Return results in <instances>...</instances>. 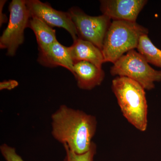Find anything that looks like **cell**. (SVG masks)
<instances>
[{
	"label": "cell",
	"mask_w": 161,
	"mask_h": 161,
	"mask_svg": "<svg viewBox=\"0 0 161 161\" xmlns=\"http://www.w3.org/2000/svg\"><path fill=\"white\" fill-rule=\"evenodd\" d=\"M0 150L6 161H24L21 157L17 153L14 147L6 144H3L0 147Z\"/></svg>",
	"instance_id": "9a60e30c"
},
{
	"label": "cell",
	"mask_w": 161,
	"mask_h": 161,
	"mask_svg": "<svg viewBox=\"0 0 161 161\" xmlns=\"http://www.w3.org/2000/svg\"><path fill=\"white\" fill-rule=\"evenodd\" d=\"M51 119L52 135L56 140L78 154L90 150L97 129L95 116L62 105Z\"/></svg>",
	"instance_id": "6da1fadb"
},
{
	"label": "cell",
	"mask_w": 161,
	"mask_h": 161,
	"mask_svg": "<svg viewBox=\"0 0 161 161\" xmlns=\"http://www.w3.org/2000/svg\"><path fill=\"white\" fill-rule=\"evenodd\" d=\"M112 88L124 117L137 130H147L148 105L145 89L136 81L117 76Z\"/></svg>",
	"instance_id": "7a4b0ae2"
},
{
	"label": "cell",
	"mask_w": 161,
	"mask_h": 161,
	"mask_svg": "<svg viewBox=\"0 0 161 161\" xmlns=\"http://www.w3.org/2000/svg\"><path fill=\"white\" fill-rule=\"evenodd\" d=\"M137 49L148 63L161 68V50L153 44L148 35L141 37Z\"/></svg>",
	"instance_id": "4fadbf2b"
},
{
	"label": "cell",
	"mask_w": 161,
	"mask_h": 161,
	"mask_svg": "<svg viewBox=\"0 0 161 161\" xmlns=\"http://www.w3.org/2000/svg\"><path fill=\"white\" fill-rule=\"evenodd\" d=\"M148 33L146 27L136 22L112 21L102 49L105 62L115 63L128 52L137 48L141 37Z\"/></svg>",
	"instance_id": "3957f363"
},
{
	"label": "cell",
	"mask_w": 161,
	"mask_h": 161,
	"mask_svg": "<svg viewBox=\"0 0 161 161\" xmlns=\"http://www.w3.org/2000/svg\"><path fill=\"white\" fill-rule=\"evenodd\" d=\"M38 61L48 67L61 66L73 73L74 62L69 47L64 46L58 41L52 44L45 51L40 52Z\"/></svg>",
	"instance_id": "30bf717a"
},
{
	"label": "cell",
	"mask_w": 161,
	"mask_h": 161,
	"mask_svg": "<svg viewBox=\"0 0 161 161\" xmlns=\"http://www.w3.org/2000/svg\"><path fill=\"white\" fill-rule=\"evenodd\" d=\"M8 26L0 38V48L7 50V55L13 57L24 40V30L30 19L26 1L13 0L9 5Z\"/></svg>",
	"instance_id": "5b68a950"
},
{
	"label": "cell",
	"mask_w": 161,
	"mask_h": 161,
	"mask_svg": "<svg viewBox=\"0 0 161 161\" xmlns=\"http://www.w3.org/2000/svg\"><path fill=\"white\" fill-rule=\"evenodd\" d=\"M26 7L31 18H36L50 27L64 28L68 31L74 41L78 38L75 24L69 13L58 11L48 3L39 0L26 1Z\"/></svg>",
	"instance_id": "52a82bcc"
},
{
	"label": "cell",
	"mask_w": 161,
	"mask_h": 161,
	"mask_svg": "<svg viewBox=\"0 0 161 161\" xmlns=\"http://www.w3.org/2000/svg\"><path fill=\"white\" fill-rule=\"evenodd\" d=\"M73 75L80 89L91 90L103 81L105 73L102 68L85 61L74 63Z\"/></svg>",
	"instance_id": "9c48e42d"
},
{
	"label": "cell",
	"mask_w": 161,
	"mask_h": 161,
	"mask_svg": "<svg viewBox=\"0 0 161 161\" xmlns=\"http://www.w3.org/2000/svg\"><path fill=\"white\" fill-rule=\"evenodd\" d=\"M110 73L112 76L130 78L148 91L154 88L155 82L161 81V70L151 67L143 56L135 50L128 52L113 64Z\"/></svg>",
	"instance_id": "277c9868"
},
{
	"label": "cell",
	"mask_w": 161,
	"mask_h": 161,
	"mask_svg": "<svg viewBox=\"0 0 161 161\" xmlns=\"http://www.w3.org/2000/svg\"><path fill=\"white\" fill-rule=\"evenodd\" d=\"M75 24L78 38L91 42L102 49L107 31L111 19L106 15L92 16L78 7H73L69 11Z\"/></svg>",
	"instance_id": "8992f818"
},
{
	"label": "cell",
	"mask_w": 161,
	"mask_h": 161,
	"mask_svg": "<svg viewBox=\"0 0 161 161\" xmlns=\"http://www.w3.org/2000/svg\"><path fill=\"white\" fill-rule=\"evenodd\" d=\"M147 3L146 0H103L100 1V10L113 21L136 22Z\"/></svg>",
	"instance_id": "ba28073f"
},
{
	"label": "cell",
	"mask_w": 161,
	"mask_h": 161,
	"mask_svg": "<svg viewBox=\"0 0 161 161\" xmlns=\"http://www.w3.org/2000/svg\"><path fill=\"white\" fill-rule=\"evenodd\" d=\"M69 48L74 63L85 61L102 68L105 63L101 50L88 41L78 38Z\"/></svg>",
	"instance_id": "8fae6325"
},
{
	"label": "cell",
	"mask_w": 161,
	"mask_h": 161,
	"mask_svg": "<svg viewBox=\"0 0 161 161\" xmlns=\"http://www.w3.org/2000/svg\"><path fill=\"white\" fill-rule=\"evenodd\" d=\"M65 151L64 161H93L96 153V145L93 142L90 150L82 154H78L71 150L66 145H63Z\"/></svg>",
	"instance_id": "5bb4252c"
},
{
	"label": "cell",
	"mask_w": 161,
	"mask_h": 161,
	"mask_svg": "<svg viewBox=\"0 0 161 161\" xmlns=\"http://www.w3.org/2000/svg\"><path fill=\"white\" fill-rule=\"evenodd\" d=\"M19 85L17 81L14 80H4L0 83V90H11Z\"/></svg>",
	"instance_id": "2e32d148"
},
{
	"label": "cell",
	"mask_w": 161,
	"mask_h": 161,
	"mask_svg": "<svg viewBox=\"0 0 161 161\" xmlns=\"http://www.w3.org/2000/svg\"><path fill=\"white\" fill-rule=\"evenodd\" d=\"M27 27L31 28L36 35L39 53L45 51L58 41L55 30L38 18H31Z\"/></svg>",
	"instance_id": "7c38bea8"
},
{
	"label": "cell",
	"mask_w": 161,
	"mask_h": 161,
	"mask_svg": "<svg viewBox=\"0 0 161 161\" xmlns=\"http://www.w3.org/2000/svg\"><path fill=\"white\" fill-rule=\"evenodd\" d=\"M6 1L1 0L0 1V25L2 26L3 24L7 22L8 19L6 15L3 13V8Z\"/></svg>",
	"instance_id": "e0dca14e"
}]
</instances>
